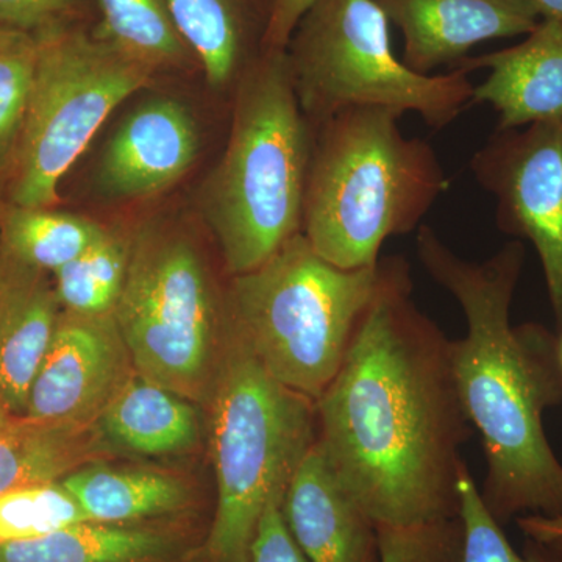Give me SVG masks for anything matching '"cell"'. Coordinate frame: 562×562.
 <instances>
[{"label":"cell","mask_w":562,"mask_h":562,"mask_svg":"<svg viewBox=\"0 0 562 562\" xmlns=\"http://www.w3.org/2000/svg\"><path fill=\"white\" fill-rule=\"evenodd\" d=\"M316 412L317 446L373 522L457 519L471 424L450 339L414 302L405 258L380 260L372 301Z\"/></svg>","instance_id":"obj_1"},{"label":"cell","mask_w":562,"mask_h":562,"mask_svg":"<svg viewBox=\"0 0 562 562\" xmlns=\"http://www.w3.org/2000/svg\"><path fill=\"white\" fill-rule=\"evenodd\" d=\"M416 249L468 322L464 338L450 341V361L462 409L482 438L484 505L502 527L522 516H558L562 462L543 414L562 403V371L557 335L535 322H512L524 243L513 239L487 260L469 261L422 224Z\"/></svg>","instance_id":"obj_2"},{"label":"cell","mask_w":562,"mask_h":562,"mask_svg":"<svg viewBox=\"0 0 562 562\" xmlns=\"http://www.w3.org/2000/svg\"><path fill=\"white\" fill-rule=\"evenodd\" d=\"M403 114L357 106L316 127L302 233L338 268L379 265L383 244L419 231L450 188L430 144L402 132Z\"/></svg>","instance_id":"obj_3"},{"label":"cell","mask_w":562,"mask_h":562,"mask_svg":"<svg viewBox=\"0 0 562 562\" xmlns=\"http://www.w3.org/2000/svg\"><path fill=\"white\" fill-rule=\"evenodd\" d=\"M314 136L286 50L262 52L236 87L227 146L199 199L232 277L302 233Z\"/></svg>","instance_id":"obj_4"},{"label":"cell","mask_w":562,"mask_h":562,"mask_svg":"<svg viewBox=\"0 0 562 562\" xmlns=\"http://www.w3.org/2000/svg\"><path fill=\"white\" fill-rule=\"evenodd\" d=\"M379 277L380 261L338 268L299 233L254 271L232 277L222 322L272 379L316 402L341 368Z\"/></svg>","instance_id":"obj_5"},{"label":"cell","mask_w":562,"mask_h":562,"mask_svg":"<svg viewBox=\"0 0 562 562\" xmlns=\"http://www.w3.org/2000/svg\"><path fill=\"white\" fill-rule=\"evenodd\" d=\"M316 441V402L272 379L222 322L211 412L217 508L206 552L213 562L249 560L266 506L283 497Z\"/></svg>","instance_id":"obj_6"},{"label":"cell","mask_w":562,"mask_h":562,"mask_svg":"<svg viewBox=\"0 0 562 562\" xmlns=\"http://www.w3.org/2000/svg\"><path fill=\"white\" fill-rule=\"evenodd\" d=\"M391 22L375 0H316L286 46L295 94L317 127L357 106L419 114L428 127H449L472 102L469 74L416 72L392 50Z\"/></svg>","instance_id":"obj_7"},{"label":"cell","mask_w":562,"mask_h":562,"mask_svg":"<svg viewBox=\"0 0 562 562\" xmlns=\"http://www.w3.org/2000/svg\"><path fill=\"white\" fill-rule=\"evenodd\" d=\"M113 316L136 373L191 402L213 390L222 350V297L198 244L183 228L151 221L133 233Z\"/></svg>","instance_id":"obj_8"},{"label":"cell","mask_w":562,"mask_h":562,"mask_svg":"<svg viewBox=\"0 0 562 562\" xmlns=\"http://www.w3.org/2000/svg\"><path fill=\"white\" fill-rule=\"evenodd\" d=\"M38 65L10 177L11 205L52 209L58 187L90 140L155 70L101 33L60 24L36 33Z\"/></svg>","instance_id":"obj_9"},{"label":"cell","mask_w":562,"mask_h":562,"mask_svg":"<svg viewBox=\"0 0 562 562\" xmlns=\"http://www.w3.org/2000/svg\"><path fill=\"white\" fill-rule=\"evenodd\" d=\"M473 177L495 199L498 231L531 243L562 328V124L497 128L473 155Z\"/></svg>","instance_id":"obj_10"},{"label":"cell","mask_w":562,"mask_h":562,"mask_svg":"<svg viewBox=\"0 0 562 562\" xmlns=\"http://www.w3.org/2000/svg\"><path fill=\"white\" fill-rule=\"evenodd\" d=\"M133 372L113 314L63 312L33 380L24 417L94 424Z\"/></svg>","instance_id":"obj_11"},{"label":"cell","mask_w":562,"mask_h":562,"mask_svg":"<svg viewBox=\"0 0 562 562\" xmlns=\"http://www.w3.org/2000/svg\"><path fill=\"white\" fill-rule=\"evenodd\" d=\"M201 154V133L179 99L158 95L125 116L103 147L94 188L109 201H138L173 187Z\"/></svg>","instance_id":"obj_12"},{"label":"cell","mask_w":562,"mask_h":562,"mask_svg":"<svg viewBox=\"0 0 562 562\" xmlns=\"http://www.w3.org/2000/svg\"><path fill=\"white\" fill-rule=\"evenodd\" d=\"M401 29L403 63L431 76L441 66L457 68L484 41L530 35L541 14L532 0H375Z\"/></svg>","instance_id":"obj_13"},{"label":"cell","mask_w":562,"mask_h":562,"mask_svg":"<svg viewBox=\"0 0 562 562\" xmlns=\"http://www.w3.org/2000/svg\"><path fill=\"white\" fill-rule=\"evenodd\" d=\"M281 513L308 562H380L376 524L339 482L317 442L288 484Z\"/></svg>","instance_id":"obj_14"},{"label":"cell","mask_w":562,"mask_h":562,"mask_svg":"<svg viewBox=\"0 0 562 562\" xmlns=\"http://www.w3.org/2000/svg\"><path fill=\"white\" fill-rule=\"evenodd\" d=\"M454 69H490L472 102L497 111V128L562 124V22L543 20L508 49L464 58Z\"/></svg>","instance_id":"obj_15"},{"label":"cell","mask_w":562,"mask_h":562,"mask_svg":"<svg viewBox=\"0 0 562 562\" xmlns=\"http://www.w3.org/2000/svg\"><path fill=\"white\" fill-rule=\"evenodd\" d=\"M44 273L0 258V406L11 417H24L61 314Z\"/></svg>","instance_id":"obj_16"},{"label":"cell","mask_w":562,"mask_h":562,"mask_svg":"<svg viewBox=\"0 0 562 562\" xmlns=\"http://www.w3.org/2000/svg\"><path fill=\"white\" fill-rule=\"evenodd\" d=\"M177 31L213 90L238 87L260 58L268 5L260 0H166Z\"/></svg>","instance_id":"obj_17"},{"label":"cell","mask_w":562,"mask_h":562,"mask_svg":"<svg viewBox=\"0 0 562 562\" xmlns=\"http://www.w3.org/2000/svg\"><path fill=\"white\" fill-rule=\"evenodd\" d=\"M110 446L140 457H169L201 439V419L191 401L133 372L95 420Z\"/></svg>","instance_id":"obj_18"},{"label":"cell","mask_w":562,"mask_h":562,"mask_svg":"<svg viewBox=\"0 0 562 562\" xmlns=\"http://www.w3.org/2000/svg\"><path fill=\"white\" fill-rule=\"evenodd\" d=\"M110 443L98 425L11 417L0 428V495L31 484L58 482L102 461Z\"/></svg>","instance_id":"obj_19"},{"label":"cell","mask_w":562,"mask_h":562,"mask_svg":"<svg viewBox=\"0 0 562 562\" xmlns=\"http://www.w3.org/2000/svg\"><path fill=\"white\" fill-rule=\"evenodd\" d=\"M91 522L125 525L187 508L190 490L169 473L90 462L61 480Z\"/></svg>","instance_id":"obj_20"},{"label":"cell","mask_w":562,"mask_h":562,"mask_svg":"<svg viewBox=\"0 0 562 562\" xmlns=\"http://www.w3.org/2000/svg\"><path fill=\"white\" fill-rule=\"evenodd\" d=\"M176 550L169 532L87 520L40 538L0 543V562H155Z\"/></svg>","instance_id":"obj_21"},{"label":"cell","mask_w":562,"mask_h":562,"mask_svg":"<svg viewBox=\"0 0 562 562\" xmlns=\"http://www.w3.org/2000/svg\"><path fill=\"white\" fill-rule=\"evenodd\" d=\"M88 217L50 209L13 206L2 224V257L36 271H58L105 233Z\"/></svg>","instance_id":"obj_22"},{"label":"cell","mask_w":562,"mask_h":562,"mask_svg":"<svg viewBox=\"0 0 562 562\" xmlns=\"http://www.w3.org/2000/svg\"><path fill=\"white\" fill-rule=\"evenodd\" d=\"M132 238L133 233L106 227L90 249L54 272L63 312L83 316L114 314L127 277Z\"/></svg>","instance_id":"obj_23"},{"label":"cell","mask_w":562,"mask_h":562,"mask_svg":"<svg viewBox=\"0 0 562 562\" xmlns=\"http://www.w3.org/2000/svg\"><path fill=\"white\" fill-rule=\"evenodd\" d=\"M99 33L154 69L177 68L194 57L166 0H98Z\"/></svg>","instance_id":"obj_24"},{"label":"cell","mask_w":562,"mask_h":562,"mask_svg":"<svg viewBox=\"0 0 562 562\" xmlns=\"http://www.w3.org/2000/svg\"><path fill=\"white\" fill-rule=\"evenodd\" d=\"M36 33L0 25V183L16 161L38 65Z\"/></svg>","instance_id":"obj_25"},{"label":"cell","mask_w":562,"mask_h":562,"mask_svg":"<svg viewBox=\"0 0 562 562\" xmlns=\"http://www.w3.org/2000/svg\"><path fill=\"white\" fill-rule=\"evenodd\" d=\"M460 522L462 527L461 562H562V550L525 538L524 550L514 549L503 527L492 517L473 482L468 465L458 475Z\"/></svg>","instance_id":"obj_26"},{"label":"cell","mask_w":562,"mask_h":562,"mask_svg":"<svg viewBox=\"0 0 562 562\" xmlns=\"http://www.w3.org/2000/svg\"><path fill=\"white\" fill-rule=\"evenodd\" d=\"M87 520V514L61 480L0 495V543L40 538Z\"/></svg>","instance_id":"obj_27"},{"label":"cell","mask_w":562,"mask_h":562,"mask_svg":"<svg viewBox=\"0 0 562 562\" xmlns=\"http://www.w3.org/2000/svg\"><path fill=\"white\" fill-rule=\"evenodd\" d=\"M380 562H461L462 527L457 519L376 525Z\"/></svg>","instance_id":"obj_28"},{"label":"cell","mask_w":562,"mask_h":562,"mask_svg":"<svg viewBox=\"0 0 562 562\" xmlns=\"http://www.w3.org/2000/svg\"><path fill=\"white\" fill-rule=\"evenodd\" d=\"M281 502L283 497L273 498L266 506L247 562H308L284 522Z\"/></svg>","instance_id":"obj_29"},{"label":"cell","mask_w":562,"mask_h":562,"mask_svg":"<svg viewBox=\"0 0 562 562\" xmlns=\"http://www.w3.org/2000/svg\"><path fill=\"white\" fill-rule=\"evenodd\" d=\"M80 0H0V25L40 33L63 24Z\"/></svg>","instance_id":"obj_30"},{"label":"cell","mask_w":562,"mask_h":562,"mask_svg":"<svg viewBox=\"0 0 562 562\" xmlns=\"http://www.w3.org/2000/svg\"><path fill=\"white\" fill-rule=\"evenodd\" d=\"M316 0H268L262 49L284 50L303 14Z\"/></svg>","instance_id":"obj_31"},{"label":"cell","mask_w":562,"mask_h":562,"mask_svg":"<svg viewBox=\"0 0 562 562\" xmlns=\"http://www.w3.org/2000/svg\"><path fill=\"white\" fill-rule=\"evenodd\" d=\"M516 522L525 538L562 550V513L554 517H517Z\"/></svg>","instance_id":"obj_32"},{"label":"cell","mask_w":562,"mask_h":562,"mask_svg":"<svg viewBox=\"0 0 562 562\" xmlns=\"http://www.w3.org/2000/svg\"><path fill=\"white\" fill-rule=\"evenodd\" d=\"M541 18L562 22V0H532Z\"/></svg>","instance_id":"obj_33"},{"label":"cell","mask_w":562,"mask_h":562,"mask_svg":"<svg viewBox=\"0 0 562 562\" xmlns=\"http://www.w3.org/2000/svg\"><path fill=\"white\" fill-rule=\"evenodd\" d=\"M11 419V416L9 413L5 412V409L0 406V428L3 427V425L9 424V420Z\"/></svg>","instance_id":"obj_34"},{"label":"cell","mask_w":562,"mask_h":562,"mask_svg":"<svg viewBox=\"0 0 562 562\" xmlns=\"http://www.w3.org/2000/svg\"><path fill=\"white\" fill-rule=\"evenodd\" d=\"M558 360H560L562 371V328L560 330V335H558Z\"/></svg>","instance_id":"obj_35"}]
</instances>
